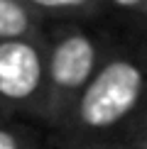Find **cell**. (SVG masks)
<instances>
[{
    "label": "cell",
    "mask_w": 147,
    "mask_h": 149,
    "mask_svg": "<svg viewBox=\"0 0 147 149\" xmlns=\"http://www.w3.org/2000/svg\"><path fill=\"white\" fill-rule=\"evenodd\" d=\"M101 47L83 29H66L47 49V83L39 120L57 130L101 66Z\"/></svg>",
    "instance_id": "2"
},
{
    "label": "cell",
    "mask_w": 147,
    "mask_h": 149,
    "mask_svg": "<svg viewBox=\"0 0 147 149\" xmlns=\"http://www.w3.org/2000/svg\"><path fill=\"white\" fill-rule=\"evenodd\" d=\"M0 149H42V134L24 125L0 122Z\"/></svg>",
    "instance_id": "5"
},
{
    "label": "cell",
    "mask_w": 147,
    "mask_h": 149,
    "mask_svg": "<svg viewBox=\"0 0 147 149\" xmlns=\"http://www.w3.org/2000/svg\"><path fill=\"white\" fill-rule=\"evenodd\" d=\"M34 34V12L24 0H0V39Z\"/></svg>",
    "instance_id": "4"
},
{
    "label": "cell",
    "mask_w": 147,
    "mask_h": 149,
    "mask_svg": "<svg viewBox=\"0 0 147 149\" xmlns=\"http://www.w3.org/2000/svg\"><path fill=\"white\" fill-rule=\"evenodd\" d=\"M0 120H5V115H3V113H0Z\"/></svg>",
    "instance_id": "11"
},
{
    "label": "cell",
    "mask_w": 147,
    "mask_h": 149,
    "mask_svg": "<svg viewBox=\"0 0 147 149\" xmlns=\"http://www.w3.org/2000/svg\"><path fill=\"white\" fill-rule=\"evenodd\" d=\"M54 149H110V142H71V139H61L59 147Z\"/></svg>",
    "instance_id": "8"
},
{
    "label": "cell",
    "mask_w": 147,
    "mask_h": 149,
    "mask_svg": "<svg viewBox=\"0 0 147 149\" xmlns=\"http://www.w3.org/2000/svg\"><path fill=\"white\" fill-rule=\"evenodd\" d=\"M110 142H120V144L130 149H147V108L140 115H135L125 127L120 130V134Z\"/></svg>",
    "instance_id": "6"
},
{
    "label": "cell",
    "mask_w": 147,
    "mask_h": 149,
    "mask_svg": "<svg viewBox=\"0 0 147 149\" xmlns=\"http://www.w3.org/2000/svg\"><path fill=\"white\" fill-rule=\"evenodd\" d=\"M110 149H130V147H125V144H120V142H110Z\"/></svg>",
    "instance_id": "10"
},
{
    "label": "cell",
    "mask_w": 147,
    "mask_h": 149,
    "mask_svg": "<svg viewBox=\"0 0 147 149\" xmlns=\"http://www.w3.org/2000/svg\"><path fill=\"white\" fill-rule=\"evenodd\" d=\"M147 108V56H106L57 127L61 139L110 142Z\"/></svg>",
    "instance_id": "1"
},
{
    "label": "cell",
    "mask_w": 147,
    "mask_h": 149,
    "mask_svg": "<svg viewBox=\"0 0 147 149\" xmlns=\"http://www.w3.org/2000/svg\"><path fill=\"white\" fill-rule=\"evenodd\" d=\"M47 83V49L34 37L0 39V113L39 115Z\"/></svg>",
    "instance_id": "3"
},
{
    "label": "cell",
    "mask_w": 147,
    "mask_h": 149,
    "mask_svg": "<svg viewBox=\"0 0 147 149\" xmlns=\"http://www.w3.org/2000/svg\"><path fill=\"white\" fill-rule=\"evenodd\" d=\"M24 3L39 10H86L96 0H24Z\"/></svg>",
    "instance_id": "7"
},
{
    "label": "cell",
    "mask_w": 147,
    "mask_h": 149,
    "mask_svg": "<svg viewBox=\"0 0 147 149\" xmlns=\"http://www.w3.org/2000/svg\"><path fill=\"white\" fill-rule=\"evenodd\" d=\"M115 8L130 10V12H145L147 15V0H110Z\"/></svg>",
    "instance_id": "9"
}]
</instances>
